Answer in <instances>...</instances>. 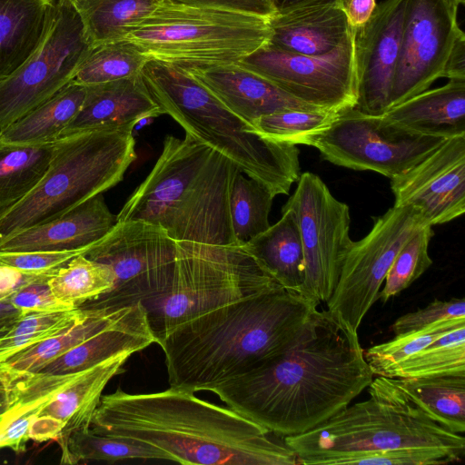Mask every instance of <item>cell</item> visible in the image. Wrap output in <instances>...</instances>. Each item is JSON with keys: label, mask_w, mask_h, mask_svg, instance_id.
<instances>
[{"label": "cell", "mask_w": 465, "mask_h": 465, "mask_svg": "<svg viewBox=\"0 0 465 465\" xmlns=\"http://www.w3.org/2000/svg\"><path fill=\"white\" fill-rule=\"evenodd\" d=\"M372 380L358 331L317 309L286 349L212 392L270 433L286 437L321 424Z\"/></svg>", "instance_id": "obj_1"}, {"label": "cell", "mask_w": 465, "mask_h": 465, "mask_svg": "<svg viewBox=\"0 0 465 465\" xmlns=\"http://www.w3.org/2000/svg\"><path fill=\"white\" fill-rule=\"evenodd\" d=\"M91 430L150 446L168 460L201 465H296L295 453L236 412L170 387L102 395Z\"/></svg>", "instance_id": "obj_2"}, {"label": "cell", "mask_w": 465, "mask_h": 465, "mask_svg": "<svg viewBox=\"0 0 465 465\" xmlns=\"http://www.w3.org/2000/svg\"><path fill=\"white\" fill-rule=\"evenodd\" d=\"M320 304L282 286L201 313L157 343L170 387L210 391L282 351Z\"/></svg>", "instance_id": "obj_3"}, {"label": "cell", "mask_w": 465, "mask_h": 465, "mask_svg": "<svg viewBox=\"0 0 465 465\" xmlns=\"http://www.w3.org/2000/svg\"><path fill=\"white\" fill-rule=\"evenodd\" d=\"M239 171L227 157L187 134L183 139L167 135L154 166L116 214V222L159 225L175 242L239 244L229 206Z\"/></svg>", "instance_id": "obj_4"}, {"label": "cell", "mask_w": 465, "mask_h": 465, "mask_svg": "<svg viewBox=\"0 0 465 465\" xmlns=\"http://www.w3.org/2000/svg\"><path fill=\"white\" fill-rule=\"evenodd\" d=\"M140 74L162 113L187 134L227 157L274 196L289 193L300 177L296 145L262 136L182 67L149 59Z\"/></svg>", "instance_id": "obj_5"}, {"label": "cell", "mask_w": 465, "mask_h": 465, "mask_svg": "<svg viewBox=\"0 0 465 465\" xmlns=\"http://www.w3.org/2000/svg\"><path fill=\"white\" fill-rule=\"evenodd\" d=\"M369 398L348 405L314 428L283 437L298 464L328 465L335 458L398 449H430L460 460L465 439L428 417L401 389L398 378L378 376Z\"/></svg>", "instance_id": "obj_6"}, {"label": "cell", "mask_w": 465, "mask_h": 465, "mask_svg": "<svg viewBox=\"0 0 465 465\" xmlns=\"http://www.w3.org/2000/svg\"><path fill=\"white\" fill-rule=\"evenodd\" d=\"M134 127H100L57 138L40 182L0 212V242L54 220L120 183L136 158Z\"/></svg>", "instance_id": "obj_7"}, {"label": "cell", "mask_w": 465, "mask_h": 465, "mask_svg": "<svg viewBox=\"0 0 465 465\" xmlns=\"http://www.w3.org/2000/svg\"><path fill=\"white\" fill-rule=\"evenodd\" d=\"M270 35L268 19L262 17L164 0L129 27L124 38L149 59L193 70L237 63Z\"/></svg>", "instance_id": "obj_8"}, {"label": "cell", "mask_w": 465, "mask_h": 465, "mask_svg": "<svg viewBox=\"0 0 465 465\" xmlns=\"http://www.w3.org/2000/svg\"><path fill=\"white\" fill-rule=\"evenodd\" d=\"M280 286L243 245L176 242L170 287L143 307L157 343L201 313Z\"/></svg>", "instance_id": "obj_9"}, {"label": "cell", "mask_w": 465, "mask_h": 465, "mask_svg": "<svg viewBox=\"0 0 465 465\" xmlns=\"http://www.w3.org/2000/svg\"><path fill=\"white\" fill-rule=\"evenodd\" d=\"M106 264L114 276L113 288L81 306L117 309L143 306L169 289L174 270L176 242L159 225L140 220L116 222L84 254Z\"/></svg>", "instance_id": "obj_10"}, {"label": "cell", "mask_w": 465, "mask_h": 465, "mask_svg": "<svg viewBox=\"0 0 465 465\" xmlns=\"http://www.w3.org/2000/svg\"><path fill=\"white\" fill-rule=\"evenodd\" d=\"M92 47L71 1L54 0L52 22L40 46L0 80V132L70 83Z\"/></svg>", "instance_id": "obj_11"}, {"label": "cell", "mask_w": 465, "mask_h": 465, "mask_svg": "<svg viewBox=\"0 0 465 465\" xmlns=\"http://www.w3.org/2000/svg\"><path fill=\"white\" fill-rule=\"evenodd\" d=\"M445 140L406 131L382 115L367 114L353 107L341 112L312 146L333 164L392 179L415 166Z\"/></svg>", "instance_id": "obj_12"}, {"label": "cell", "mask_w": 465, "mask_h": 465, "mask_svg": "<svg viewBox=\"0 0 465 465\" xmlns=\"http://www.w3.org/2000/svg\"><path fill=\"white\" fill-rule=\"evenodd\" d=\"M282 209L296 218L302 244L305 276L301 293L327 302L337 285L350 238V210L316 174L304 173Z\"/></svg>", "instance_id": "obj_13"}, {"label": "cell", "mask_w": 465, "mask_h": 465, "mask_svg": "<svg viewBox=\"0 0 465 465\" xmlns=\"http://www.w3.org/2000/svg\"><path fill=\"white\" fill-rule=\"evenodd\" d=\"M424 225L430 224L410 205H393L376 218L370 232L352 242L337 285L326 302L327 310L358 331L364 316L379 300L381 286L399 251Z\"/></svg>", "instance_id": "obj_14"}, {"label": "cell", "mask_w": 465, "mask_h": 465, "mask_svg": "<svg viewBox=\"0 0 465 465\" xmlns=\"http://www.w3.org/2000/svg\"><path fill=\"white\" fill-rule=\"evenodd\" d=\"M153 343L156 339L145 308L142 303L130 305L106 328L7 389L5 410L0 417L32 411L85 370L124 352L135 353Z\"/></svg>", "instance_id": "obj_15"}, {"label": "cell", "mask_w": 465, "mask_h": 465, "mask_svg": "<svg viewBox=\"0 0 465 465\" xmlns=\"http://www.w3.org/2000/svg\"><path fill=\"white\" fill-rule=\"evenodd\" d=\"M237 64L322 110L341 113L356 105L352 36L322 55L292 53L266 42Z\"/></svg>", "instance_id": "obj_16"}, {"label": "cell", "mask_w": 465, "mask_h": 465, "mask_svg": "<svg viewBox=\"0 0 465 465\" xmlns=\"http://www.w3.org/2000/svg\"><path fill=\"white\" fill-rule=\"evenodd\" d=\"M458 8L446 0H407L390 107L426 90L442 73L462 32Z\"/></svg>", "instance_id": "obj_17"}, {"label": "cell", "mask_w": 465, "mask_h": 465, "mask_svg": "<svg viewBox=\"0 0 465 465\" xmlns=\"http://www.w3.org/2000/svg\"><path fill=\"white\" fill-rule=\"evenodd\" d=\"M407 0H384L370 18L353 27V62L357 81L355 109L381 115L390 96L401 47Z\"/></svg>", "instance_id": "obj_18"}, {"label": "cell", "mask_w": 465, "mask_h": 465, "mask_svg": "<svg viewBox=\"0 0 465 465\" xmlns=\"http://www.w3.org/2000/svg\"><path fill=\"white\" fill-rule=\"evenodd\" d=\"M395 206L418 209L431 226L465 212V134L445 140L415 166L391 179Z\"/></svg>", "instance_id": "obj_19"}, {"label": "cell", "mask_w": 465, "mask_h": 465, "mask_svg": "<svg viewBox=\"0 0 465 465\" xmlns=\"http://www.w3.org/2000/svg\"><path fill=\"white\" fill-rule=\"evenodd\" d=\"M130 352L112 357L85 370L32 411L30 440H55L63 450L69 436L91 428L94 413L108 382L124 371Z\"/></svg>", "instance_id": "obj_20"}, {"label": "cell", "mask_w": 465, "mask_h": 465, "mask_svg": "<svg viewBox=\"0 0 465 465\" xmlns=\"http://www.w3.org/2000/svg\"><path fill=\"white\" fill-rule=\"evenodd\" d=\"M115 223L116 215L100 193L54 220L13 233L0 242V252L80 251L85 254Z\"/></svg>", "instance_id": "obj_21"}, {"label": "cell", "mask_w": 465, "mask_h": 465, "mask_svg": "<svg viewBox=\"0 0 465 465\" xmlns=\"http://www.w3.org/2000/svg\"><path fill=\"white\" fill-rule=\"evenodd\" d=\"M187 71L227 108L252 125L261 116L281 111H324L294 98L270 80L237 63Z\"/></svg>", "instance_id": "obj_22"}, {"label": "cell", "mask_w": 465, "mask_h": 465, "mask_svg": "<svg viewBox=\"0 0 465 465\" xmlns=\"http://www.w3.org/2000/svg\"><path fill=\"white\" fill-rule=\"evenodd\" d=\"M268 24L269 44L307 55L329 54L353 34L344 10L330 5L277 11L268 18Z\"/></svg>", "instance_id": "obj_23"}, {"label": "cell", "mask_w": 465, "mask_h": 465, "mask_svg": "<svg viewBox=\"0 0 465 465\" xmlns=\"http://www.w3.org/2000/svg\"><path fill=\"white\" fill-rule=\"evenodd\" d=\"M163 114L141 74L86 85L83 105L62 135L107 126H135L142 119Z\"/></svg>", "instance_id": "obj_24"}, {"label": "cell", "mask_w": 465, "mask_h": 465, "mask_svg": "<svg viewBox=\"0 0 465 465\" xmlns=\"http://www.w3.org/2000/svg\"><path fill=\"white\" fill-rule=\"evenodd\" d=\"M406 131L450 138L465 134V81L449 80L389 108L381 114Z\"/></svg>", "instance_id": "obj_25"}, {"label": "cell", "mask_w": 465, "mask_h": 465, "mask_svg": "<svg viewBox=\"0 0 465 465\" xmlns=\"http://www.w3.org/2000/svg\"><path fill=\"white\" fill-rule=\"evenodd\" d=\"M54 0H0V80L30 58L45 39Z\"/></svg>", "instance_id": "obj_26"}, {"label": "cell", "mask_w": 465, "mask_h": 465, "mask_svg": "<svg viewBox=\"0 0 465 465\" xmlns=\"http://www.w3.org/2000/svg\"><path fill=\"white\" fill-rule=\"evenodd\" d=\"M128 306L84 309V318L60 334L29 346L0 362V391L37 371L118 319Z\"/></svg>", "instance_id": "obj_27"}, {"label": "cell", "mask_w": 465, "mask_h": 465, "mask_svg": "<svg viewBox=\"0 0 465 465\" xmlns=\"http://www.w3.org/2000/svg\"><path fill=\"white\" fill-rule=\"evenodd\" d=\"M282 218L243 244L247 252L281 286L301 292L305 263L294 213L282 209Z\"/></svg>", "instance_id": "obj_28"}, {"label": "cell", "mask_w": 465, "mask_h": 465, "mask_svg": "<svg viewBox=\"0 0 465 465\" xmlns=\"http://www.w3.org/2000/svg\"><path fill=\"white\" fill-rule=\"evenodd\" d=\"M86 85L73 80L51 98L0 132V142L32 144L54 142L80 111Z\"/></svg>", "instance_id": "obj_29"}, {"label": "cell", "mask_w": 465, "mask_h": 465, "mask_svg": "<svg viewBox=\"0 0 465 465\" xmlns=\"http://www.w3.org/2000/svg\"><path fill=\"white\" fill-rule=\"evenodd\" d=\"M398 380L410 400L428 417L454 433L465 431V376Z\"/></svg>", "instance_id": "obj_30"}, {"label": "cell", "mask_w": 465, "mask_h": 465, "mask_svg": "<svg viewBox=\"0 0 465 465\" xmlns=\"http://www.w3.org/2000/svg\"><path fill=\"white\" fill-rule=\"evenodd\" d=\"M54 141L32 144L0 142V212L27 195L45 173Z\"/></svg>", "instance_id": "obj_31"}, {"label": "cell", "mask_w": 465, "mask_h": 465, "mask_svg": "<svg viewBox=\"0 0 465 465\" xmlns=\"http://www.w3.org/2000/svg\"><path fill=\"white\" fill-rule=\"evenodd\" d=\"M94 45L124 39L129 27L151 15L164 0H70Z\"/></svg>", "instance_id": "obj_32"}, {"label": "cell", "mask_w": 465, "mask_h": 465, "mask_svg": "<svg viewBox=\"0 0 465 465\" xmlns=\"http://www.w3.org/2000/svg\"><path fill=\"white\" fill-rule=\"evenodd\" d=\"M54 296L72 308L109 292L114 276L109 266L79 254L47 281Z\"/></svg>", "instance_id": "obj_33"}, {"label": "cell", "mask_w": 465, "mask_h": 465, "mask_svg": "<svg viewBox=\"0 0 465 465\" xmlns=\"http://www.w3.org/2000/svg\"><path fill=\"white\" fill-rule=\"evenodd\" d=\"M149 57L135 43L119 39L94 45L73 81L96 84L140 74Z\"/></svg>", "instance_id": "obj_34"}, {"label": "cell", "mask_w": 465, "mask_h": 465, "mask_svg": "<svg viewBox=\"0 0 465 465\" xmlns=\"http://www.w3.org/2000/svg\"><path fill=\"white\" fill-rule=\"evenodd\" d=\"M61 454L63 464L90 460L111 463L129 460H168L164 454L143 443L97 434L91 428L73 432Z\"/></svg>", "instance_id": "obj_35"}, {"label": "cell", "mask_w": 465, "mask_h": 465, "mask_svg": "<svg viewBox=\"0 0 465 465\" xmlns=\"http://www.w3.org/2000/svg\"><path fill=\"white\" fill-rule=\"evenodd\" d=\"M275 196L258 181L237 173L230 194L233 235L243 245L270 227L269 214Z\"/></svg>", "instance_id": "obj_36"}, {"label": "cell", "mask_w": 465, "mask_h": 465, "mask_svg": "<svg viewBox=\"0 0 465 465\" xmlns=\"http://www.w3.org/2000/svg\"><path fill=\"white\" fill-rule=\"evenodd\" d=\"M465 376V324L456 327L403 361L392 377Z\"/></svg>", "instance_id": "obj_37"}, {"label": "cell", "mask_w": 465, "mask_h": 465, "mask_svg": "<svg viewBox=\"0 0 465 465\" xmlns=\"http://www.w3.org/2000/svg\"><path fill=\"white\" fill-rule=\"evenodd\" d=\"M462 324H465V318H450L394 335L393 339L363 351L365 361L373 375L392 377L395 369L403 361Z\"/></svg>", "instance_id": "obj_38"}, {"label": "cell", "mask_w": 465, "mask_h": 465, "mask_svg": "<svg viewBox=\"0 0 465 465\" xmlns=\"http://www.w3.org/2000/svg\"><path fill=\"white\" fill-rule=\"evenodd\" d=\"M340 113L290 109L261 116L252 123L263 137L282 143L312 146L316 137L327 130Z\"/></svg>", "instance_id": "obj_39"}, {"label": "cell", "mask_w": 465, "mask_h": 465, "mask_svg": "<svg viewBox=\"0 0 465 465\" xmlns=\"http://www.w3.org/2000/svg\"><path fill=\"white\" fill-rule=\"evenodd\" d=\"M80 307L23 315L0 337V362L37 342L62 333L84 317Z\"/></svg>", "instance_id": "obj_40"}, {"label": "cell", "mask_w": 465, "mask_h": 465, "mask_svg": "<svg viewBox=\"0 0 465 465\" xmlns=\"http://www.w3.org/2000/svg\"><path fill=\"white\" fill-rule=\"evenodd\" d=\"M433 235L432 226L424 225L414 232L396 255L378 298L383 302L408 288L432 264L429 244Z\"/></svg>", "instance_id": "obj_41"}, {"label": "cell", "mask_w": 465, "mask_h": 465, "mask_svg": "<svg viewBox=\"0 0 465 465\" xmlns=\"http://www.w3.org/2000/svg\"><path fill=\"white\" fill-rule=\"evenodd\" d=\"M460 461L445 451L430 449H398L363 452L332 459L328 465H437Z\"/></svg>", "instance_id": "obj_42"}, {"label": "cell", "mask_w": 465, "mask_h": 465, "mask_svg": "<svg viewBox=\"0 0 465 465\" xmlns=\"http://www.w3.org/2000/svg\"><path fill=\"white\" fill-rule=\"evenodd\" d=\"M79 254L84 253L80 251L0 252V265L25 275L49 279Z\"/></svg>", "instance_id": "obj_43"}, {"label": "cell", "mask_w": 465, "mask_h": 465, "mask_svg": "<svg viewBox=\"0 0 465 465\" xmlns=\"http://www.w3.org/2000/svg\"><path fill=\"white\" fill-rule=\"evenodd\" d=\"M450 318H465L463 298H453L449 301L434 299L426 307L399 317L392 323L391 331L394 335H400Z\"/></svg>", "instance_id": "obj_44"}, {"label": "cell", "mask_w": 465, "mask_h": 465, "mask_svg": "<svg viewBox=\"0 0 465 465\" xmlns=\"http://www.w3.org/2000/svg\"><path fill=\"white\" fill-rule=\"evenodd\" d=\"M48 279H37L18 288L10 297L11 303L22 315L31 312L67 311L72 308L57 300L47 282Z\"/></svg>", "instance_id": "obj_45"}, {"label": "cell", "mask_w": 465, "mask_h": 465, "mask_svg": "<svg viewBox=\"0 0 465 465\" xmlns=\"http://www.w3.org/2000/svg\"><path fill=\"white\" fill-rule=\"evenodd\" d=\"M174 4L208 6L270 18L277 12L278 0H168Z\"/></svg>", "instance_id": "obj_46"}, {"label": "cell", "mask_w": 465, "mask_h": 465, "mask_svg": "<svg viewBox=\"0 0 465 465\" xmlns=\"http://www.w3.org/2000/svg\"><path fill=\"white\" fill-rule=\"evenodd\" d=\"M34 420L32 412L13 417H0V449L8 448L23 452L30 440V428Z\"/></svg>", "instance_id": "obj_47"}, {"label": "cell", "mask_w": 465, "mask_h": 465, "mask_svg": "<svg viewBox=\"0 0 465 465\" xmlns=\"http://www.w3.org/2000/svg\"><path fill=\"white\" fill-rule=\"evenodd\" d=\"M442 77L449 80L465 81V35L463 32L458 35L452 45Z\"/></svg>", "instance_id": "obj_48"}, {"label": "cell", "mask_w": 465, "mask_h": 465, "mask_svg": "<svg viewBox=\"0 0 465 465\" xmlns=\"http://www.w3.org/2000/svg\"><path fill=\"white\" fill-rule=\"evenodd\" d=\"M37 279L44 278L25 275L12 268L0 265V300L9 299L22 285Z\"/></svg>", "instance_id": "obj_49"}, {"label": "cell", "mask_w": 465, "mask_h": 465, "mask_svg": "<svg viewBox=\"0 0 465 465\" xmlns=\"http://www.w3.org/2000/svg\"><path fill=\"white\" fill-rule=\"evenodd\" d=\"M376 7L375 0H349L344 12L352 27L364 24Z\"/></svg>", "instance_id": "obj_50"}, {"label": "cell", "mask_w": 465, "mask_h": 465, "mask_svg": "<svg viewBox=\"0 0 465 465\" xmlns=\"http://www.w3.org/2000/svg\"><path fill=\"white\" fill-rule=\"evenodd\" d=\"M348 1L349 0H278L277 11H287L300 7L318 5L337 6L344 10Z\"/></svg>", "instance_id": "obj_51"}, {"label": "cell", "mask_w": 465, "mask_h": 465, "mask_svg": "<svg viewBox=\"0 0 465 465\" xmlns=\"http://www.w3.org/2000/svg\"><path fill=\"white\" fill-rule=\"evenodd\" d=\"M22 316L21 312L11 303L9 299L0 300V324L16 321Z\"/></svg>", "instance_id": "obj_52"}, {"label": "cell", "mask_w": 465, "mask_h": 465, "mask_svg": "<svg viewBox=\"0 0 465 465\" xmlns=\"http://www.w3.org/2000/svg\"><path fill=\"white\" fill-rule=\"evenodd\" d=\"M17 321V320H16ZM16 321H12V322H5V323H3V324H0V337L3 336L11 327L12 325L16 322Z\"/></svg>", "instance_id": "obj_53"}, {"label": "cell", "mask_w": 465, "mask_h": 465, "mask_svg": "<svg viewBox=\"0 0 465 465\" xmlns=\"http://www.w3.org/2000/svg\"><path fill=\"white\" fill-rule=\"evenodd\" d=\"M451 6L459 8L460 5H463L465 0H446Z\"/></svg>", "instance_id": "obj_54"}]
</instances>
